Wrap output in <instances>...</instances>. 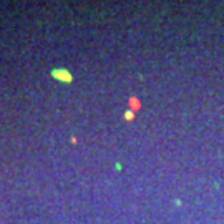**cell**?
I'll return each instance as SVG.
<instances>
[{"mask_svg":"<svg viewBox=\"0 0 224 224\" xmlns=\"http://www.w3.org/2000/svg\"><path fill=\"white\" fill-rule=\"evenodd\" d=\"M50 75H52V78L60 80V81H63V83H70V81L73 80V75L65 68H53Z\"/></svg>","mask_w":224,"mask_h":224,"instance_id":"6da1fadb","label":"cell"},{"mask_svg":"<svg viewBox=\"0 0 224 224\" xmlns=\"http://www.w3.org/2000/svg\"><path fill=\"white\" fill-rule=\"evenodd\" d=\"M133 116H134L133 111H126V113H125V118H126V120H133Z\"/></svg>","mask_w":224,"mask_h":224,"instance_id":"7a4b0ae2","label":"cell"}]
</instances>
